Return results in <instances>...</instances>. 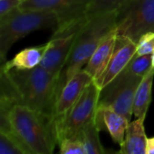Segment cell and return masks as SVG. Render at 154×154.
<instances>
[{"label": "cell", "mask_w": 154, "mask_h": 154, "mask_svg": "<svg viewBox=\"0 0 154 154\" xmlns=\"http://www.w3.org/2000/svg\"><path fill=\"white\" fill-rule=\"evenodd\" d=\"M142 79L125 68L101 90L98 106H110L130 121L134 115V94Z\"/></svg>", "instance_id": "7"}, {"label": "cell", "mask_w": 154, "mask_h": 154, "mask_svg": "<svg viewBox=\"0 0 154 154\" xmlns=\"http://www.w3.org/2000/svg\"><path fill=\"white\" fill-rule=\"evenodd\" d=\"M151 31H154V0H126L117 10V35L137 43L144 33Z\"/></svg>", "instance_id": "6"}, {"label": "cell", "mask_w": 154, "mask_h": 154, "mask_svg": "<svg viewBox=\"0 0 154 154\" xmlns=\"http://www.w3.org/2000/svg\"><path fill=\"white\" fill-rule=\"evenodd\" d=\"M117 11L94 16L79 31L58 82V95L66 82L84 69L103 38L116 29Z\"/></svg>", "instance_id": "3"}, {"label": "cell", "mask_w": 154, "mask_h": 154, "mask_svg": "<svg viewBox=\"0 0 154 154\" xmlns=\"http://www.w3.org/2000/svg\"><path fill=\"white\" fill-rule=\"evenodd\" d=\"M79 32L62 37L51 38L48 42L47 50L45 51L39 66L60 77V74L69 57Z\"/></svg>", "instance_id": "10"}, {"label": "cell", "mask_w": 154, "mask_h": 154, "mask_svg": "<svg viewBox=\"0 0 154 154\" xmlns=\"http://www.w3.org/2000/svg\"><path fill=\"white\" fill-rule=\"evenodd\" d=\"M7 72L19 92L22 104L56 117L59 76L41 66L26 70L13 69Z\"/></svg>", "instance_id": "2"}, {"label": "cell", "mask_w": 154, "mask_h": 154, "mask_svg": "<svg viewBox=\"0 0 154 154\" xmlns=\"http://www.w3.org/2000/svg\"><path fill=\"white\" fill-rule=\"evenodd\" d=\"M48 42L35 47L25 48L19 51L11 60L5 61L1 64V69L5 71H9L13 69L26 70L32 69L39 66L41 60L47 50Z\"/></svg>", "instance_id": "15"}, {"label": "cell", "mask_w": 154, "mask_h": 154, "mask_svg": "<svg viewBox=\"0 0 154 154\" xmlns=\"http://www.w3.org/2000/svg\"><path fill=\"white\" fill-rule=\"evenodd\" d=\"M154 69L152 68L141 80L134 94L133 114L136 118L146 117L151 100L153 85Z\"/></svg>", "instance_id": "16"}, {"label": "cell", "mask_w": 154, "mask_h": 154, "mask_svg": "<svg viewBox=\"0 0 154 154\" xmlns=\"http://www.w3.org/2000/svg\"><path fill=\"white\" fill-rule=\"evenodd\" d=\"M59 24L60 19L54 11H21L18 9L9 15L0 18L1 63L5 62L7 52L18 40L38 30L52 29L54 31Z\"/></svg>", "instance_id": "4"}, {"label": "cell", "mask_w": 154, "mask_h": 154, "mask_svg": "<svg viewBox=\"0 0 154 154\" xmlns=\"http://www.w3.org/2000/svg\"><path fill=\"white\" fill-rule=\"evenodd\" d=\"M60 153L61 154H86L80 132L70 137L65 138L59 143Z\"/></svg>", "instance_id": "21"}, {"label": "cell", "mask_w": 154, "mask_h": 154, "mask_svg": "<svg viewBox=\"0 0 154 154\" xmlns=\"http://www.w3.org/2000/svg\"><path fill=\"white\" fill-rule=\"evenodd\" d=\"M0 154H30L14 133L0 132Z\"/></svg>", "instance_id": "19"}, {"label": "cell", "mask_w": 154, "mask_h": 154, "mask_svg": "<svg viewBox=\"0 0 154 154\" xmlns=\"http://www.w3.org/2000/svg\"><path fill=\"white\" fill-rule=\"evenodd\" d=\"M14 133L30 154H51L58 144L56 117L23 104L14 105L9 113Z\"/></svg>", "instance_id": "1"}, {"label": "cell", "mask_w": 154, "mask_h": 154, "mask_svg": "<svg viewBox=\"0 0 154 154\" xmlns=\"http://www.w3.org/2000/svg\"><path fill=\"white\" fill-rule=\"evenodd\" d=\"M21 2V0H0V18L18 10Z\"/></svg>", "instance_id": "23"}, {"label": "cell", "mask_w": 154, "mask_h": 154, "mask_svg": "<svg viewBox=\"0 0 154 154\" xmlns=\"http://www.w3.org/2000/svg\"><path fill=\"white\" fill-rule=\"evenodd\" d=\"M94 79L84 69L78 71L64 85L58 95L56 102V117L67 113L70 107L78 101L85 88Z\"/></svg>", "instance_id": "11"}, {"label": "cell", "mask_w": 154, "mask_h": 154, "mask_svg": "<svg viewBox=\"0 0 154 154\" xmlns=\"http://www.w3.org/2000/svg\"><path fill=\"white\" fill-rule=\"evenodd\" d=\"M89 2L90 0H24L21 2L19 9L21 11H54L59 16V26H60L88 19L86 10Z\"/></svg>", "instance_id": "8"}, {"label": "cell", "mask_w": 154, "mask_h": 154, "mask_svg": "<svg viewBox=\"0 0 154 154\" xmlns=\"http://www.w3.org/2000/svg\"><path fill=\"white\" fill-rule=\"evenodd\" d=\"M154 51V31L144 33L137 42L136 55H147L152 54Z\"/></svg>", "instance_id": "22"}, {"label": "cell", "mask_w": 154, "mask_h": 154, "mask_svg": "<svg viewBox=\"0 0 154 154\" xmlns=\"http://www.w3.org/2000/svg\"><path fill=\"white\" fill-rule=\"evenodd\" d=\"M126 0H90L87 10L86 17L90 19L94 16L117 11Z\"/></svg>", "instance_id": "18"}, {"label": "cell", "mask_w": 154, "mask_h": 154, "mask_svg": "<svg viewBox=\"0 0 154 154\" xmlns=\"http://www.w3.org/2000/svg\"><path fill=\"white\" fill-rule=\"evenodd\" d=\"M99 131L95 118L89 121L80 131L81 140L84 144L86 154H103L107 152L100 143Z\"/></svg>", "instance_id": "17"}, {"label": "cell", "mask_w": 154, "mask_h": 154, "mask_svg": "<svg viewBox=\"0 0 154 154\" xmlns=\"http://www.w3.org/2000/svg\"><path fill=\"white\" fill-rule=\"evenodd\" d=\"M152 68L154 69V51H152Z\"/></svg>", "instance_id": "25"}, {"label": "cell", "mask_w": 154, "mask_h": 154, "mask_svg": "<svg viewBox=\"0 0 154 154\" xmlns=\"http://www.w3.org/2000/svg\"><path fill=\"white\" fill-rule=\"evenodd\" d=\"M144 120L145 117H139L129 123L119 153L146 154L148 137L145 134Z\"/></svg>", "instance_id": "14"}, {"label": "cell", "mask_w": 154, "mask_h": 154, "mask_svg": "<svg viewBox=\"0 0 154 154\" xmlns=\"http://www.w3.org/2000/svg\"><path fill=\"white\" fill-rule=\"evenodd\" d=\"M100 93L101 89L93 80L70 109L56 117L58 144L61 140L79 134L89 121L95 118Z\"/></svg>", "instance_id": "5"}, {"label": "cell", "mask_w": 154, "mask_h": 154, "mask_svg": "<svg viewBox=\"0 0 154 154\" xmlns=\"http://www.w3.org/2000/svg\"><path fill=\"white\" fill-rule=\"evenodd\" d=\"M21 1H24V0H21Z\"/></svg>", "instance_id": "26"}, {"label": "cell", "mask_w": 154, "mask_h": 154, "mask_svg": "<svg viewBox=\"0 0 154 154\" xmlns=\"http://www.w3.org/2000/svg\"><path fill=\"white\" fill-rule=\"evenodd\" d=\"M137 43L133 40L117 35L113 54L108 65L102 75L95 79L97 86L102 90L115 78H116L129 64L132 59L136 55Z\"/></svg>", "instance_id": "9"}, {"label": "cell", "mask_w": 154, "mask_h": 154, "mask_svg": "<svg viewBox=\"0 0 154 154\" xmlns=\"http://www.w3.org/2000/svg\"><path fill=\"white\" fill-rule=\"evenodd\" d=\"M95 119L100 131H106L116 143L120 146L123 144L126 129L130 123L126 117L110 106H98Z\"/></svg>", "instance_id": "12"}, {"label": "cell", "mask_w": 154, "mask_h": 154, "mask_svg": "<svg viewBox=\"0 0 154 154\" xmlns=\"http://www.w3.org/2000/svg\"><path fill=\"white\" fill-rule=\"evenodd\" d=\"M146 154H154V137L148 138Z\"/></svg>", "instance_id": "24"}, {"label": "cell", "mask_w": 154, "mask_h": 154, "mask_svg": "<svg viewBox=\"0 0 154 154\" xmlns=\"http://www.w3.org/2000/svg\"><path fill=\"white\" fill-rule=\"evenodd\" d=\"M127 70H129L132 74L143 78L152 69V54L138 56L135 55L129 64L126 66Z\"/></svg>", "instance_id": "20"}, {"label": "cell", "mask_w": 154, "mask_h": 154, "mask_svg": "<svg viewBox=\"0 0 154 154\" xmlns=\"http://www.w3.org/2000/svg\"><path fill=\"white\" fill-rule=\"evenodd\" d=\"M116 37V29L106 34L86 64L84 69L94 80L99 78L106 69L114 51Z\"/></svg>", "instance_id": "13"}]
</instances>
